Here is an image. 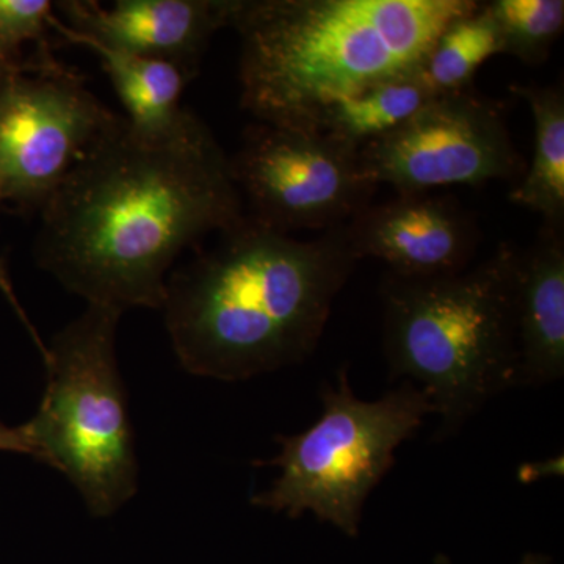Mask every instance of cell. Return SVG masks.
I'll list each match as a JSON object with an SVG mask.
<instances>
[{"label":"cell","mask_w":564,"mask_h":564,"mask_svg":"<svg viewBox=\"0 0 564 564\" xmlns=\"http://www.w3.org/2000/svg\"><path fill=\"white\" fill-rule=\"evenodd\" d=\"M39 261L88 304L162 310L170 269L243 220L229 158L195 113L163 139L122 118L41 209Z\"/></svg>","instance_id":"obj_1"},{"label":"cell","mask_w":564,"mask_h":564,"mask_svg":"<svg viewBox=\"0 0 564 564\" xmlns=\"http://www.w3.org/2000/svg\"><path fill=\"white\" fill-rule=\"evenodd\" d=\"M356 263L347 225L299 240L245 215L166 281L162 310L182 369L243 381L306 361Z\"/></svg>","instance_id":"obj_2"},{"label":"cell","mask_w":564,"mask_h":564,"mask_svg":"<svg viewBox=\"0 0 564 564\" xmlns=\"http://www.w3.org/2000/svg\"><path fill=\"white\" fill-rule=\"evenodd\" d=\"M474 0H236L240 101L258 122L318 131L325 110L421 74L434 41Z\"/></svg>","instance_id":"obj_3"},{"label":"cell","mask_w":564,"mask_h":564,"mask_svg":"<svg viewBox=\"0 0 564 564\" xmlns=\"http://www.w3.org/2000/svg\"><path fill=\"white\" fill-rule=\"evenodd\" d=\"M516 256L503 243L464 272H386L381 280L389 375L406 378L429 397L440 415L436 440L462 432L489 400L519 383Z\"/></svg>","instance_id":"obj_4"},{"label":"cell","mask_w":564,"mask_h":564,"mask_svg":"<svg viewBox=\"0 0 564 564\" xmlns=\"http://www.w3.org/2000/svg\"><path fill=\"white\" fill-rule=\"evenodd\" d=\"M120 317L88 304L55 334L43 356L46 391L28 422L35 459L65 475L95 518L117 513L139 488L135 436L117 359Z\"/></svg>","instance_id":"obj_5"},{"label":"cell","mask_w":564,"mask_h":564,"mask_svg":"<svg viewBox=\"0 0 564 564\" xmlns=\"http://www.w3.org/2000/svg\"><path fill=\"white\" fill-rule=\"evenodd\" d=\"M322 403V417L311 429L278 436L280 454L254 463L280 467L281 473L270 489L251 497V503L291 519L313 513L355 538L367 497L391 470L397 448L414 436L433 406L413 383L364 402L352 393L347 369L340 370L336 388H323Z\"/></svg>","instance_id":"obj_6"},{"label":"cell","mask_w":564,"mask_h":564,"mask_svg":"<svg viewBox=\"0 0 564 564\" xmlns=\"http://www.w3.org/2000/svg\"><path fill=\"white\" fill-rule=\"evenodd\" d=\"M229 170L248 217L274 231H328L369 206L359 148L321 131L254 122Z\"/></svg>","instance_id":"obj_7"},{"label":"cell","mask_w":564,"mask_h":564,"mask_svg":"<svg viewBox=\"0 0 564 564\" xmlns=\"http://www.w3.org/2000/svg\"><path fill=\"white\" fill-rule=\"evenodd\" d=\"M359 163L367 181L399 195L519 181L527 170L502 104L473 87L434 96L402 126L359 148Z\"/></svg>","instance_id":"obj_8"},{"label":"cell","mask_w":564,"mask_h":564,"mask_svg":"<svg viewBox=\"0 0 564 564\" xmlns=\"http://www.w3.org/2000/svg\"><path fill=\"white\" fill-rule=\"evenodd\" d=\"M29 69L7 70L0 88V203L41 210L122 118L62 63Z\"/></svg>","instance_id":"obj_9"},{"label":"cell","mask_w":564,"mask_h":564,"mask_svg":"<svg viewBox=\"0 0 564 564\" xmlns=\"http://www.w3.org/2000/svg\"><path fill=\"white\" fill-rule=\"evenodd\" d=\"M358 261L373 258L408 278L447 276L469 269L481 240L477 220L455 196L399 195L364 207L347 223Z\"/></svg>","instance_id":"obj_10"},{"label":"cell","mask_w":564,"mask_h":564,"mask_svg":"<svg viewBox=\"0 0 564 564\" xmlns=\"http://www.w3.org/2000/svg\"><path fill=\"white\" fill-rule=\"evenodd\" d=\"M69 31L111 50L173 63L195 77L204 51L220 29L231 28L236 0H96L55 3Z\"/></svg>","instance_id":"obj_11"},{"label":"cell","mask_w":564,"mask_h":564,"mask_svg":"<svg viewBox=\"0 0 564 564\" xmlns=\"http://www.w3.org/2000/svg\"><path fill=\"white\" fill-rule=\"evenodd\" d=\"M518 386H543L564 375V239L543 226L536 240L518 251L514 270Z\"/></svg>","instance_id":"obj_12"},{"label":"cell","mask_w":564,"mask_h":564,"mask_svg":"<svg viewBox=\"0 0 564 564\" xmlns=\"http://www.w3.org/2000/svg\"><path fill=\"white\" fill-rule=\"evenodd\" d=\"M52 29L70 43L90 47L102 61L118 98L128 111V124L147 139L172 135L191 117L182 109L181 96L192 77L173 63L140 57L111 50L109 46L69 31L58 18H52Z\"/></svg>","instance_id":"obj_13"},{"label":"cell","mask_w":564,"mask_h":564,"mask_svg":"<svg viewBox=\"0 0 564 564\" xmlns=\"http://www.w3.org/2000/svg\"><path fill=\"white\" fill-rule=\"evenodd\" d=\"M534 122L532 165L510 193V202L540 214L549 228L564 229V91L562 85H514Z\"/></svg>","instance_id":"obj_14"},{"label":"cell","mask_w":564,"mask_h":564,"mask_svg":"<svg viewBox=\"0 0 564 564\" xmlns=\"http://www.w3.org/2000/svg\"><path fill=\"white\" fill-rule=\"evenodd\" d=\"M434 96L421 74L381 82L332 104L318 131L361 148L402 126Z\"/></svg>","instance_id":"obj_15"},{"label":"cell","mask_w":564,"mask_h":564,"mask_svg":"<svg viewBox=\"0 0 564 564\" xmlns=\"http://www.w3.org/2000/svg\"><path fill=\"white\" fill-rule=\"evenodd\" d=\"M502 54L499 33L486 3L452 22L434 41L421 69L434 95L473 87L475 73L488 58Z\"/></svg>","instance_id":"obj_16"},{"label":"cell","mask_w":564,"mask_h":564,"mask_svg":"<svg viewBox=\"0 0 564 564\" xmlns=\"http://www.w3.org/2000/svg\"><path fill=\"white\" fill-rule=\"evenodd\" d=\"M486 9L499 33L502 54L530 66L547 61L563 31V0H494Z\"/></svg>","instance_id":"obj_17"},{"label":"cell","mask_w":564,"mask_h":564,"mask_svg":"<svg viewBox=\"0 0 564 564\" xmlns=\"http://www.w3.org/2000/svg\"><path fill=\"white\" fill-rule=\"evenodd\" d=\"M54 3L50 0H0V68L17 70L31 68L22 62L21 47L36 44V55L54 57L50 43Z\"/></svg>","instance_id":"obj_18"},{"label":"cell","mask_w":564,"mask_h":564,"mask_svg":"<svg viewBox=\"0 0 564 564\" xmlns=\"http://www.w3.org/2000/svg\"><path fill=\"white\" fill-rule=\"evenodd\" d=\"M0 452L31 455L35 458L31 430L28 423L21 426H9L0 422Z\"/></svg>","instance_id":"obj_19"},{"label":"cell","mask_w":564,"mask_h":564,"mask_svg":"<svg viewBox=\"0 0 564 564\" xmlns=\"http://www.w3.org/2000/svg\"><path fill=\"white\" fill-rule=\"evenodd\" d=\"M0 291L3 292V295L9 299V302L13 304L14 310H17L18 315H20L21 321L24 322V325L28 326L29 332H31V336L35 344L39 345L41 355H46V345L43 344V340L40 339L39 334H36L35 329L32 328L31 322H29L28 315L22 311L20 302H18L17 293L13 291V285H11V281L9 278V273H7V267L3 261H0Z\"/></svg>","instance_id":"obj_20"},{"label":"cell","mask_w":564,"mask_h":564,"mask_svg":"<svg viewBox=\"0 0 564 564\" xmlns=\"http://www.w3.org/2000/svg\"><path fill=\"white\" fill-rule=\"evenodd\" d=\"M521 564H551L544 555L529 554L524 556Z\"/></svg>","instance_id":"obj_21"},{"label":"cell","mask_w":564,"mask_h":564,"mask_svg":"<svg viewBox=\"0 0 564 564\" xmlns=\"http://www.w3.org/2000/svg\"><path fill=\"white\" fill-rule=\"evenodd\" d=\"M6 73H7V70H3L2 68H0V88H2L3 79H6Z\"/></svg>","instance_id":"obj_22"}]
</instances>
